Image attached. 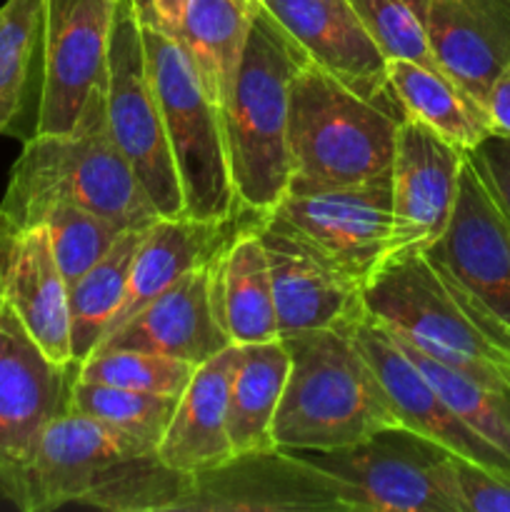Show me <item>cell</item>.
<instances>
[{"label":"cell","instance_id":"1","mask_svg":"<svg viewBox=\"0 0 510 512\" xmlns=\"http://www.w3.org/2000/svg\"><path fill=\"white\" fill-rule=\"evenodd\" d=\"M363 305L433 360L510 395V330L425 253L385 258L365 280Z\"/></svg>","mask_w":510,"mask_h":512},{"label":"cell","instance_id":"2","mask_svg":"<svg viewBox=\"0 0 510 512\" xmlns=\"http://www.w3.org/2000/svg\"><path fill=\"white\" fill-rule=\"evenodd\" d=\"M305 60L283 25L258 5L238 78L220 108L235 195L253 218L273 210L290 188V83Z\"/></svg>","mask_w":510,"mask_h":512},{"label":"cell","instance_id":"3","mask_svg":"<svg viewBox=\"0 0 510 512\" xmlns=\"http://www.w3.org/2000/svg\"><path fill=\"white\" fill-rule=\"evenodd\" d=\"M405 113L393 90L360 95L305 60L290 83V188H343L390 173Z\"/></svg>","mask_w":510,"mask_h":512},{"label":"cell","instance_id":"4","mask_svg":"<svg viewBox=\"0 0 510 512\" xmlns=\"http://www.w3.org/2000/svg\"><path fill=\"white\" fill-rule=\"evenodd\" d=\"M290 370L273 420L275 448L325 453L400 425L383 385L348 328L280 338Z\"/></svg>","mask_w":510,"mask_h":512},{"label":"cell","instance_id":"5","mask_svg":"<svg viewBox=\"0 0 510 512\" xmlns=\"http://www.w3.org/2000/svg\"><path fill=\"white\" fill-rule=\"evenodd\" d=\"M40 203H68L143 228L160 218L118 145L105 118V93L95 95L78 128L60 135H33L10 168L0 208L18 218Z\"/></svg>","mask_w":510,"mask_h":512},{"label":"cell","instance_id":"6","mask_svg":"<svg viewBox=\"0 0 510 512\" xmlns=\"http://www.w3.org/2000/svg\"><path fill=\"white\" fill-rule=\"evenodd\" d=\"M140 30L183 190L185 215L198 220L238 218L243 210L230 178L220 108L205 90L185 45L173 33L143 15Z\"/></svg>","mask_w":510,"mask_h":512},{"label":"cell","instance_id":"7","mask_svg":"<svg viewBox=\"0 0 510 512\" xmlns=\"http://www.w3.org/2000/svg\"><path fill=\"white\" fill-rule=\"evenodd\" d=\"M303 455L338 480L345 512H465L455 455L405 425Z\"/></svg>","mask_w":510,"mask_h":512},{"label":"cell","instance_id":"8","mask_svg":"<svg viewBox=\"0 0 510 512\" xmlns=\"http://www.w3.org/2000/svg\"><path fill=\"white\" fill-rule=\"evenodd\" d=\"M105 118L110 138L128 160L160 218L185 215L178 170L145 60L135 0L115 3L105 73Z\"/></svg>","mask_w":510,"mask_h":512},{"label":"cell","instance_id":"9","mask_svg":"<svg viewBox=\"0 0 510 512\" xmlns=\"http://www.w3.org/2000/svg\"><path fill=\"white\" fill-rule=\"evenodd\" d=\"M260 220L295 235L365 285L393 253V178L385 173L343 188L288 190Z\"/></svg>","mask_w":510,"mask_h":512},{"label":"cell","instance_id":"10","mask_svg":"<svg viewBox=\"0 0 510 512\" xmlns=\"http://www.w3.org/2000/svg\"><path fill=\"white\" fill-rule=\"evenodd\" d=\"M78 365L55 363L0 298V503H10L45 425L70 408Z\"/></svg>","mask_w":510,"mask_h":512},{"label":"cell","instance_id":"11","mask_svg":"<svg viewBox=\"0 0 510 512\" xmlns=\"http://www.w3.org/2000/svg\"><path fill=\"white\" fill-rule=\"evenodd\" d=\"M183 512H345L343 488L308 455L238 453L193 473Z\"/></svg>","mask_w":510,"mask_h":512},{"label":"cell","instance_id":"12","mask_svg":"<svg viewBox=\"0 0 510 512\" xmlns=\"http://www.w3.org/2000/svg\"><path fill=\"white\" fill-rule=\"evenodd\" d=\"M118 0H45V80L35 135L78 128L95 95L105 93L108 40Z\"/></svg>","mask_w":510,"mask_h":512},{"label":"cell","instance_id":"13","mask_svg":"<svg viewBox=\"0 0 510 512\" xmlns=\"http://www.w3.org/2000/svg\"><path fill=\"white\" fill-rule=\"evenodd\" d=\"M423 253L510 330V215L495 200L470 150L448 228Z\"/></svg>","mask_w":510,"mask_h":512},{"label":"cell","instance_id":"14","mask_svg":"<svg viewBox=\"0 0 510 512\" xmlns=\"http://www.w3.org/2000/svg\"><path fill=\"white\" fill-rule=\"evenodd\" d=\"M138 455H150V450L100 420L68 408L40 433L10 505L23 512H48L83 503L113 465Z\"/></svg>","mask_w":510,"mask_h":512},{"label":"cell","instance_id":"15","mask_svg":"<svg viewBox=\"0 0 510 512\" xmlns=\"http://www.w3.org/2000/svg\"><path fill=\"white\" fill-rule=\"evenodd\" d=\"M465 153L420 120L403 118L390 165L395 223L390 255L423 253L445 233Z\"/></svg>","mask_w":510,"mask_h":512},{"label":"cell","instance_id":"16","mask_svg":"<svg viewBox=\"0 0 510 512\" xmlns=\"http://www.w3.org/2000/svg\"><path fill=\"white\" fill-rule=\"evenodd\" d=\"M348 333L370 363L375 378L383 385L400 425L435 440L458 458L510 475V458H505L488 440L470 430L448 408V403L430 385L423 370L408 358L395 335L380 320H375L368 310H363L348 325Z\"/></svg>","mask_w":510,"mask_h":512},{"label":"cell","instance_id":"17","mask_svg":"<svg viewBox=\"0 0 510 512\" xmlns=\"http://www.w3.org/2000/svg\"><path fill=\"white\" fill-rule=\"evenodd\" d=\"M268 258L278 335L348 328L365 310L363 283L345 275L295 235L255 218Z\"/></svg>","mask_w":510,"mask_h":512},{"label":"cell","instance_id":"18","mask_svg":"<svg viewBox=\"0 0 510 512\" xmlns=\"http://www.w3.org/2000/svg\"><path fill=\"white\" fill-rule=\"evenodd\" d=\"M0 298L20 315L55 363L70 358L68 288L43 225H23L0 208Z\"/></svg>","mask_w":510,"mask_h":512},{"label":"cell","instance_id":"19","mask_svg":"<svg viewBox=\"0 0 510 512\" xmlns=\"http://www.w3.org/2000/svg\"><path fill=\"white\" fill-rule=\"evenodd\" d=\"M213 258L190 270L158 298L130 315L95 350H145V353L168 355L190 365H200L233 345L213 310V290H210Z\"/></svg>","mask_w":510,"mask_h":512},{"label":"cell","instance_id":"20","mask_svg":"<svg viewBox=\"0 0 510 512\" xmlns=\"http://www.w3.org/2000/svg\"><path fill=\"white\" fill-rule=\"evenodd\" d=\"M428 43L438 68L485 113L510 65V0H433Z\"/></svg>","mask_w":510,"mask_h":512},{"label":"cell","instance_id":"21","mask_svg":"<svg viewBox=\"0 0 510 512\" xmlns=\"http://www.w3.org/2000/svg\"><path fill=\"white\" fill-rule=\"evenodd\" d=\"M300 45L305 58L360 95L388 93L380 48L350 0H258Z\"/></svg>","mask_w":510,"mask_h":512},{"label":"cell","instance_id":"22","mask_svg":"<svg viewBox=\"0 0 510 512\" xmlns=\"http://www.w3.org/2000/svg\"><path fill=\"white\" fill-rule=\"evenodd\" d=\"M240 360V345H228L200 363L178 395V405L155 455L183 473H203L233 458L228 435L230 380Z\"/></svg>","mask_w":510,"mask_h":512},{"label":"cell","instance_id":"23","mask_svg":"<svg viewBox=\"0 0 510 512\" xmlns=\"http://www.w3.org/2000/svg\"><path fill=\"white\" fill-rule=\"evenodd\" d=\"M210 290L215 318L230 343L250 345L280 338L268 258L253 215L248 223L240 220L213 258Z\"/></svg>","mask_w":510,"mask_h":512},{"label":"cell","instance_id":"24","mask_svg":"<svg viewBox=\"0 0 510 512\" xmlns=\"http://www.w3.org/2000/svg\"><path fill=\"white\" fill-rule=\"evenodd\" d=\"M238 223L240 215L233 220H198L180 215V218H158L155 223H150L135 250L123 303H120L105 338L130 315L138 313L143 305H148L163 290L178 283L183 275L208 263L223 248L225 240L233 235Z\"/></svg>","mask_w":510,"mask_h":512},{"label":"cell","instance_id":"25","mask_svg":"<svg viewBox=\"0 0 510 512\" xmlns=\"http://www.w3.org/2000/svg\"><path fill=\"white\" fill-rule=\"evenodd\" d=\"M45 0L0 5V138L30 140L38 130L45 80Z\"/></svg>","mask_w":510,"mask_h":512},{"label":"cell","instance_id":"26","mask_svg":"<svg viewBox=\"0 0 510 512\" xmlns=\"http://www.w3.org/2000/svg\"><path fill=\"white\" fill-rule=\"evenodd\" d=\"M258 5L245 0H188L178 30L173 33L185 45L218 108H223L238 78L250 20Z\"/></svg>","mask_w":510,"mask_h":512},{"label":"cell","instance_id":"27","mask_svg":"<svg viewBox=\"0 0 510 512\" xmlns=\"http://www.w3.org/2000/svg\"><path fill=\"white\" fill-rule=\"evenodd\" d=\"M288 370L290 355L280 338L240 345L228 400V435L235 455L275 448L273 420Z\"/></svg>","mask_w":510,"mask_h":512},{"label":"cell","instance_id":"28","mask_svg":"<svg viewBox=\"0 0 510 512\" xmlns=\"http://www.w3.org/2000/svg\"><path fill=\"white\" fill-rule=\"evenodd\" d=\"M385 75L405 118L420 120L463 150H473L490 135L483 110L440 68L415 60H388Z\"/></svg>","mask_w":510,"mask_h":512},{"label":"cell","instance_id":"29","mask_svg":"<svg viewBox=\"0 0 510 512\" xmlns=\"http://www.w3.org/2000/svg\"><path fill=\"white\" fill-rule=\"evenodd\" d=\"M143 228H128L120 233L113 248L85 270L68 288V325H70V358L75 365L88 360L103 343L128 285L130 265L135 250L143 240Z\"/></svg>","mask_w":510,"mask_h":512},{"label":"cell","instance_id":"30","mask_svg":"<svg viewBox=\"0 0 510 512\" xmlns=\"http://www.w3.org/2000/svg\"><path fill=\"white\" fill-rule=\"evenodd\" d=\"M193 473H183L155 453L120 460L80 505L110 512H183Z\"/></svg>","mask_w":510,"mask_h":512},{"label":"cell","instance_id":"31","mask_svg":"<svg viewBox=\"0 0 510 512\" xmlns=\"http://www.w3.org/2000/svg\"><path fill=\"white\" fill-rule=\"evenodd\" d=\"M15 220L23 225H43L65 288H70L85 270L93 268L113 248L120 233L128 230L103 215L68 203H40Z\"/></svg>","mask_w":510,"mask_h":512},{"label":"cell","instance_id":"32","mask_svg":"<svg viewBox=\"0 0 510 512\" xmlns=\"http://www.w3.org/2000/svg\"><path fill=\"white\" fill-rule=\"evenodd\" d=\"M395 340L408 353V358L423 370V375L438 390L440 398L448 403V408L470 430H475L480 438L488 440L495 450L510 458V395L488 388L470 375L438 363L398 335H395Z\"/></svg>","mask_w":510,"mask_h":512},{"label":"cell","instance_id":"33","mask_svg":"<svg viewBox=\"0 0 510 512\" xmlns=\"http://www.w3.org/2000/svg\"><path fill=\"white\" fill-rule=\"evenodd\" d=\"M175 405H178L175 395L140 393V390L85 383V380H75L73 398H70V408L100 420L150 453L158 448L175 413Z\"/></svg>","mask_w":510,"mask_h":512},{"label":"cell","instance_id":"34","mask_svg":"<svg viewBox=\"0 0 510 512\" xmlns=\"http://www.w3.org/2000/svg\"><path fill=\"white\" fill-rule=\"evenodd\" d=\"M195 368L198 365L168 358V355L130 348H108L95 350L88 360L78 365V380L178 398Z\"/></svg>","mask_w":510,"mask_h":512},{"label":"cell","instance_id":"35","mask_svg":"<svg viewBox=\"0 0 510 512\" xmlns=\"http://www.w3.org/2000/svg\"><path fill=\"white\" fill-rule=\"evenodd\" d=\"M433 0H350L385 60L433 65L428 43V10Z\"/></svg>","mask_w":510,"mask_h":512},{"label":"cell","instance_id":"36","mask_svg":"<svg viewBox=\"0 0 510 512\" xmlns=\"http://www.w3.org/2000/svg\"><path fill=\"white\" fill-rule=\"evenodd\" d=\"M460 498L465 512H510V475L483 468L455 455Z\"/></svg>","mask_w":510,"mask_h":512},{"label":"cell","instance_id":"37","mask_svg":"<svg viewBox=\"0 0 510 512\" xmlns=\"http://www.w3.org/2000/svg\"><path fill=\"white\" fill-rule=\"evenodd\" d=\"M475 165L483 173L485 183L493 190L500 208L510 215V138L508 135H485L473 150Z\"/></svg>","mask_w":510,"mask_h":512},{"label":"cell","instance_id":"38","mask_svg":"<svg viewBox=\"0 0 510 512\" xmlns=\"http://www.w3.org/2000/svg\"><path fill=\"white\" fill-rule=\"evenodd\" d=\"M485 118H488L490 133L510 138V65L490 88L488 100H485Z\"/></svg>","mask_w":510,"mask_h":512},{"label":"cell","instance_id":"39","mask_svg":"<svg viewBox=\"0 0 510 512\" xmlns=\"http://www.w3.org/2000/svg\"><path fill=\"white\" fill-rule=\"evenodd\" d=\"M135 5H138V13L145 20H153L155 25L165 28L168 33H175L188 0H135Z\"/></svg>","mask_w":510,"mask_h":512},{"label":"cell","instance_id":"40","mask_svg":"<svg viewBox=\"0 0 510 512\" xmlns=\"http://www.w3.org/2000/svg\"><path fill=\"white\" fill-rule=\"evenodd\" d=\"M245 3H250V5H258V0H245Z\"/></svg>","mask_w":510,"mask_h":512}]
</instances>
